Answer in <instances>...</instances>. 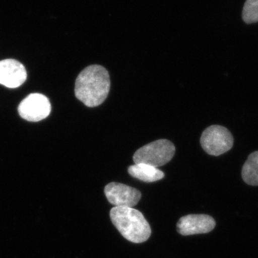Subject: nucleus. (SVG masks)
I'll use <instances>...</instances> for the list:
<instances>
[{
  "instance_id": "obj_1",
  "label": "nucleus",
  "mask_w": 258,
  "mask_h": 258,
  "mask_svg": "<svg viewBox=\"0 0 258 258\" xmlns=\"http://www.w3.org/2000/svg\"><path fill=\"white\" fill-rule=\"evenodd\" d=\"M111 81L108 71L103 66L92 64L79 75L75 85L76 98L86 106H100L108 97Z\"/></svg>"
},
{
  "instance_id": "obj_2",
  "label": "nucleus",
  "mask_w": 258,
  "mask_h": 258,
  "mask_svg": "<svg viewBox=\"0 0 258 258\" xmlns=\"http://www.w3.org/2000/svg\"><path fill=\"white\" fill-rule=\"evenodd\" d=\"M113 225L124 238L142 243L150 237L151 227L142 212L131 208H113L110 212Z\"/></svg>"
},
{
  "instance_id": "obj_3",
  "label": "nucleus",
  "mask_w": 258,
  "mask_h": 258,
  "mask_svg": "<svg viewBox=\"0 0 258 258\" xmlns=\"http://www.w3.org/2000/svg\"><path fill=\"white\" fill-rule=\"evenodd\" d=\"M175 147L170 141L159 139L147 144L134 154L135 164H145L157 168L165 165L174 157Z\"/></svg>"
},
{
  "instance_id": "obj_4",
  "label": "nucleus",
  "mask_w": 258,
  "mask_h": 258,
  "mask_svg": "<svg viewBox=\"0 0 258 258\" xmlns=\"http://www.w3.org/2000/svg\"><path fill=\"white\" fill-rule=\"evenodd\" d=\"M202 147L210 155H222L233 147L234 138L228 129L214 125L204 131L200 139Z\"/></svg>"
},
{
  "instance_id": "obj_5",
  "label": "nucleus",
  "mask_w": 258,
  "mask_h": 258,
  "mask_svg": "<svg viewBox=\"0 0 258 258\" xmlns=\"http://www.w3.org/2000/svg\"><path fill=\"white\" fill-rule=\"evenodd\" d=\"M51 104L48 98L40 93L27 96L18 107L19 114L28 121H40L50 115Z\"/></svg>"
},
{
  "instance_id": "obj_6",
  "label": "nucleus",
  "mask_w": 258,
  "mask_h": 258,
  "mask_svg": "<svg viewBox=\"0 0 258 258\" xmlns=\"http://www.w3.org/2000/svg\"><path fill=\"white\" fill-rule=\"evenodd\" d=\"M104 192L107 200L115 208H133L142 198L139 190L116 182H111L106 185Z\"/></svg>"
},
{
  "instance_id": "obj_7",
  "label": "nucleus",
  "mask_w": 258,
  "mask_h": 258,
  "mask_svg": "<svg viewBox=\"0 0 258 258\" xmlns=\"http://www.w3.org/2000/svg\"><path fill=\"white\" fill-rule=\"evenodd\" d=\"M215 225V220L208 215H189L180 219L177 231L184 236L205 234L213 230Z\"/></svg>"
},
{
  "instance_id": "obj_8",
  "label": "nucleus",
  "mask_w": 258,
  "mask_h": 258,
  "mask_svg": "<svg viewBox=\"0 0 258 258\" xmlns=\"http://www.w3.org/2000/svg\"><path fill=\"white\" fill-rule=\"evenodd\" d=\"M27 71L23 64L13 59L0 61V84L16 88L25 82Z\"/></svg>"
},
{
  "instance_id": "obj_9",
  "label": "nucleus",
  "mask_w": 258,
  "mask_h": 258,
  "mask_svg": "<svg viewBox=\"0 0 258 258\" xmlns=\"http://www.w3.org/2000/svg\"><path fill=\"white\" fill-rule=\"evenodd\" d=\"M128 171L131 176L144 182H154L162 179L164 176V172L158 168L145 164L130 166Z\"/></svg>"
},
{
  "instance_id": "obj_10",
  "label": "nucleus",
  "mask_w": 258,
  "mask_h": 258,
  "mask_svg": "<svg viewBox=\"0 0 258 258\" xmlns=\"http://www.w3.org/2000/svg\"><path fill=\"white\" fill-rule=\"evenodd\" d=\"M244 182L251 186H258V152L252 153L247 158L242 169Z\"/></svg>"
},
{
  "instance_id": "obj_11",
  "label": "nucleus",
  "mask_w": 258,
  "mask_h": 258,
  "mask_svg": "<svg viewBox=\"0 0 258 258\" xmlns=\"http://www.w3.org/2000/svg\"><path fill=\"white\" fill-rule=\"evenodd\" d=\"M242 18L246 23L258 22V0H247L244 5Z\"/></svg>"
}]
</instances>
